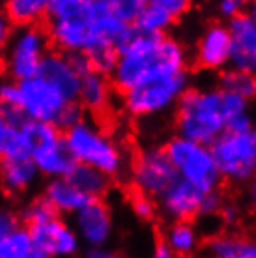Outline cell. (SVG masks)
I'll return each mask as SVG.
<instances>
[{
  "instance_id": "cell-1",
  "label": "cell",
  "mask_w": 256,
  "mask_h": 258,
  "mask_svg": "<svg viewBox=\"0 0 256 258\" xmlns=\"http://www.w3.org/2000/svg\"><path fill=\"white\" fill-rule=\"evenodd\" d=\"M114 47L118 60L109 77L118 96L148 79L187 71L185 47L167 34H146L127 25Z\"/></svg>"
},
{
  "instance_id": "cell-2",
  "label": "cell",
  "mask_w": 256,
  "mask_h": 258,
  "mask_svg": "<svg viewBox=\"0 0 256 258\" xmlns=\"http://www.w3.org/2000/svg\"><path fill=\"white\" fill-rule=\"evenodd\" d=\"M64 141L75 161L99 168L116 180L129 168L127 154L110 129L97 118H86L64 131Z\"/></svg>"
},
{
  "instance_id": "cell-3",
  "label": "cell",
  "mask_w": 256,
  "mask_h": 258,
  "mask_svg": "<svg viewBox=\"0 0 256 258\" xmlns=\"http://www.w3.org/2000/svg\"><path fill=\"white\" fill-rule=\"evenodd\" d=\"M19 217L34 239L36 258H68L83 249L73 225L54 212L41 195L21 208Z\"/></svg>"
},
{
  "instance_id": "cell-4",
  "label": "cell",
  "mask_w": 256,
  "mask_h": 258,
  "mask_svg": "<svg viewBox=\"0 0 256 258\" xmlns=\"http://www.w3.org/2000/svg\"><path fill=\"white\" fill-rule=\"evenodd\" d=\"M174 123L178 135L210 146L226 129L223 90L187 88L176 103Z\"/></svg>"
},
{
  "instance_id": "cell-5",
  "label": "cell",
  "mask_w": 256,
  "mask_h": 258,
  "mask_svg": "<svg viewBox=\"0 0 256 258\" xmlns=\"http://www.w3.org/2000/svg\"><path fill=\"white\" fill-rule=\"evenodd\" d=\"M189 88V73L179 71L172 75L148 79L127 92L120 94L123 112L131 118H152L176 107L181 94Z\"/></svg>"
},
{
  "instance_id": "cell-6",
  "label": "cell",
  "mask_w": 256,
  "mask_h": 258,
  "mask_svg": "<svg viewBox=\"0 0 256 258\" xmlns=\"http://www.w3.org/2000/svg\"><path fill=\"white\" fill-rule=\"evenodd\" d=\"M51 49V39L45 25L13 26L4 51L0 54L6 77L23 81L38 75L39 64Z\"/></svg>"
},
{
  "instance_id": "cell-7",
  "label": "cell",
  "mask_w": 256,
  "mask_h": 258,
  "mask_svg": "<svg viewBox=\"0 0 256 258\" xmlns=\"http://www.w3.org/2000/svg\"><path fill=\"white\" fill-rule=\"evenodd\" d=\"M163 148L181 180L189 181L202 193L221 187L223 178L219 174V168L208 144L176 135L168 139Z\"/></svg>"
},
{
  "instance_id": "cell-8",
  "label": "cell",
  "mask_w": 256,
  "mask_h": 258,
  "mask_svg": "<svg viewBox=\"0 0 256 258\" xmlns=\"http://www.w3.org/2000/svg\"><path fill=\"white\" fill-rule=\"evenodd\" d=\"M45 28L51 39V47L62 52H92L101 45H112L105 41L97 23L90 10V0L83 10L64 15V17H49L45 21Z\"/></svg>"
},
{
  "instance_id": "cell-9",
  "label": "cell",
  "mask_w": 256,
  "mask_h": 258,
  "mask_svg": "<svg viewBox=\"0 0 256 258\" xmlns=\"http://www.w3.org/2000/svg\"><path fill=\"white\" fill-rule=\"evenodd\" d=\"M221 178L230 183H249L256 174L252 131L224 129L210 144Z\"/></svg>"
},
{
  "instance_id": "cell-10",
  "label": "cell",
  "mask_w": 256,
  "mask_h": 258,
  "mask_svg": "<svg viewBox=\"0 0 256 258\" xmlns=\"http://www.w3.org/2000/svg\"><path fill=\"white\" fill-rule=\"evenodd\" d=\"M129 172L133 189L150 195L155 200L179 178L165 148L159 146L139 150L129 163Z\"/></svg>"
},
{
  "instance_id": "cell-11",
  "label": "cell",
  "mask_w": 256,
  "mask_h": 258,
  "mask_svg": "<svg viewBox=\"0 0 256 258\" xmlns=\"http://www.w3.org/2000/svg\"><path fill=\"white\" fill-rule=\"evenodd\" d=\"M66 101L68 99L39 75L17 81V110L25 120L54 123Z\"/></svg>"
},
{
  "instance_id": "cell-12",
  "label": "cell",
  "mask_w": 256,
  "mask_h": 258,
  "mask_svg": "<svg viewBox=\"0 0 256 258\" xmlns=\"http://www.w3.org/2000/svg\"><path fill=\"white\" fill-rule=\"evenodd\" d=\"M71 217V225L86 249L109 245V241L112 239L114 221L110 206L105 202V199H92Z\"/></svg>"
},
{
  "instance_id": "cell-13",
  "label": "cell",
  "mask_w": 256,
  "mask_h": 258,
  "mask_svg": "<svg viewBox=\"0 0 256 258\" xmlns=\"http://www.w3.org/2000/svg\"><path fill=\"white\" fill-rule=\"evenodd\" d=\"M41 181L38 167L26 152L0 157V191L12 199L25 197Z\"/></svg>"
},
{
  "instance_id": "cell-14",
  "label": "cell",
  "mask_w": 256,
  "mask_h": 258,
  "mask_svg": "<svg viewBox=\"0 0 256 258\" xmlns=\"http://www.w3.org/2000/svg\"><path fill=\"white\" fill-rule=\"evenodd\" d=\"M232 39L228 25L212 23L200 34L195 49V64L206 71H223L230 64Z\"/></svg>"
},
{
  "instance_id": "cell-15",
  "label": "cell",
  "mask_w": 256,
  "mask_h": 258,
  "mask_svg": "<svg viewBox=\"0 0 256 258\" xmlns=\"http://www.w3.org/2000/svg\"><path fill=\"white\" fill-rule=\"evenodd\" d=\"M114 96L116 90L109 75L92 70L81 77L77 101L83 105L84 112L90 114L92 118L101 120L107 114H110Z\"/></svg>"
},
{
  "instance_id": "cell-16",
  "label": "cell",
  "mask_w": 256,
  "mask_h": 258,
  "mask_svg": "<svg viewBox=\"0 0 256 258\" xmlns=\"http://www.w3.org/2000/svg\"><path fill=\"white\" fill-rule=\"evenodd\" d=\"M232 51L230 66L236 70L256 73V23L247 13L228 19Z\"/></svg>"
},
{
  "instance_id": "cell-17",
  "label": "cell",
  "mask_w": 256,
  "mask_h": 258,
  "mask_svg": "<svg viewBox=\"0 0 256 258\" xmlns=\"http://www.w3.org/2000/svg\"><path fill=\"white\" fill-rule=\"evenodd\" d=\"M204 193L191 185L189 181L178 180L161 195V212L170 221H193L200 215V202Z\"/></svg>"
},
{
  "instance_id": "cell-18",
  "label": "cell",
  "mask_w": 256,
  "mask_h": 258,
  "mask_svg": "<svg viewBox=\"0 0 256 258\" xmlns=\"http://www.w3.org/2000/svg\"><path fill=\"white\" fill-rule=\"evenodd\" d=\"M38 75L43 77L49 84H52L64 96V99H68V101L70 99H77L81 75L71 66L66 52L51 47L49 52L41 60V64H39Z\"/></svg>"
},
{
  "instance_id": "cell-19",
  "label": "cell",
  "mask_w": 256,
  "mask_h": 258,
  "mask_svg": "<svg viewBox=\"0 0 256 258\" xmlns=\"http://www.w3.org/2000/svg\"><path fill=\"white\" fill-rule=\"evenodd\" d=\"M41 197L45 202L54 210L56 213L64 215V217H71L75 212H79L81 208L90 202V197L83 193L81 189L68 178H49L45 180L43 187H41Z\"/></svg>"
},
{
  "instance_id": "cell-20",
  "label": "cell",
  "mask_w": 256,
  "mask_h": 258,
  "mask_svg": "<svg viewBox=\"0 0 256 258\" xmlns=\"http://www.w3.org/2000/svg\"><path fill=\"white\" fill-rule=\"evenodd\" d=\"M38 167L41 178L49 180V178H62V176H70L73 167L77 165L73 154L70 152L68 144L64 139L52 142L49 146H45L43 150L36 152L30 155Z\"/></svg>"
},
{
  "instance_id": "cell-21",
  "label": "cell",
  "mask_w": 256,
  "mask_h": 258,
  "mask_svg": "<svg viewBox=\"0 0 256 258\" xmlns=\"http://www.w3.org/2000/svg\"><path fill=\"white\" fill-rule=\"evenodd\" d=\"M0 8L12 26L45 25L51 12V0H2Z\"/></svg>"
},
{
  "instance_id": "cell-22",
  "label": "cell",
  "mask_w": 256,
  "mask_h": 258,
  "mask_svg": "<svg viewBox=\"0 0 256 258\" xmlns=\"http://www.w3.org/2000/svg\"><path fill=\"white\" fill-rule=\"evenodd\" d=\"M206 251L217 258H256V239L215 234L206 241Z\"/></svg>"
},
{
  "instance_id": "cell-23",
  "label": "cell",
  "mask_w": 256,
  "mask_h": 258,
  "mask_svg": "<svg viewBox=\"0 0 256 258\" xmlns=\"http://www.w3.org/2000/svg\"><path fill=\"white\" fill-rule=\"evenodd\" d=\"M163 239L168 243L174 256H193L200 247V234L193 221H172Z\"/></svg>"
},
{
  "instance_id": "cell-24",
  "label": "cell",
  "mask_w": 256,
  "mask_h": 258,
  "mask_svg": "<svg viewBox=\"0 0 256 258\" xmlns=\"http://www.w3.org/2000/svg\"><path fill=\"white\" fill-rule=\"evenodd\" d=\"M75 185H77L83 193H86L90 199H103L109 193L110 185H112V178L101 172L99 168L84 165V163H77L73 170L68 176Z\"/></svg>"
},
{
  "instance_id": "cell-25",
  "label": "cell",
  "mask_w": 256,
  "mask_h": 258,
  "mask_svg": "<svg viewBox=\"0 0 256 258\" xmlns=\"http://www.w3.org/2000/svg\"><path fill=\"white\" fill-rule=\"evenodd\" d=\"M25 116L17 109L0 107V157L21 152V125ZM25 152V150H23Z\"/></svg>"
},
{
  "instance_id": "cell-26",
  "label": "cell",
  "mask_w": 256,
  "mask_h": 258,
  "mask_svg": "<svg viewBox=\"0 0 256 258\" xmlns=\"http://www.w3.org/2000/svg\"><path fill=\"white\" fill-rule=\"evenodd\" d=\"M0 258H36L34 239L23 223L0 239Z\"/></svg>"
},
{
  "instance_id": "cell-27",
  "label": "cell",
  "mask_w": 256,
  "mask_h": 258,
  "mask_svg": "<svg viewBox=\"0 0 256 258\" xmlns=\"http://www.w3.org/2000/svg\"><path fill=\"white\" fill-rule=\"evenodd\" d=\"M176 19L178 17L172 15L163 6L146 2V6L142 8V12L139 13V17H137L133 25L146 34H167V30L172 28Z\"/></svg>"
},
{
  "instance_id": "cell-28",
  "label": "cell",
  "mask_w": 256,
  "mask_h": 258,
  "mask_svg": "<svg viewBox=\"0 0 256 258\" xmlns=\"http://www.w3.org/2000/svg\"><path fill=\"white\" fill-rule=\"evenodd\" d=\"M219 84H221L223 90L237 94V96H241L247 101L256 99V73L236 70V68L223 70Z\"/></svg>"
},
{
  "instance_id": "cell-29",
  "label": "cell",
  "mask_w": 256,
  "mask_h": 258,
  "mask_svg": "<svg viewBox=\"0 0 256 258\" xmlns=\"http://www.w3.org/2000/svg\"><path fill=\"white\" fill-rule=\"evenodd\" d=\"M129 204H131V210H133L135 217L144 221V223H150V221H154L155 217H157V210H159V208L155 204V199L150 197V195L141 193V191L133 189V193L129 197Z\"/></svg>"
},
{
  "instance_id": "cell-30",
  "label": "cell",
  "mask_w": 256,
  "mask_h": 258,
  "mask_svg": "<svg viewBox=\"0 0 256 258\" xmlns=\"http://www.w3.org/2000/svg\"><path fill=\"white\" fill-rule=\"evenodd\" d=\"M88 58L90 64H92V70L110 75L116 66V60H118V51H116L114 45H101L94 49L92 52H88Z\"/></svg>"
},
{
  "instance_id": "cell-31",
  "label": "cell",
  "mask_w": 256,
  "mask_h": 258,
  "mask_svg": "<svg viewBox=\"0 0 256 258\" xmlns=\"http://www.w3.org/2000/svg\"><path fill=\"white\" fill-rule=\"evenodd\" d=\"M105 2L116 17L127 25H133L142 8L146 6V0H105Z\"/></svg>"
},
{
  "instance_id": "cell-32",
  "label": "cell",
  "mask_w": 256,
  "mask_h": 258,
  "mask_svg": "<svg viewBox=\"0 0 256 258\" xmlns=\"http://www.w3.org/2000/svg\"><path fill=\"white\" fill-rule=\"evenodd\" d=\"M84 116H86V112H84L83 105L79 103L77 99H70V101L64 103V107L60 110V114H58L54 125H56L58 129L66 131V129H70L71 125H75V123L81 122Z\"/></svg>"
},
{
  "instance_id": "cell-33",
  "label": "cell",
  "mask_w": 256,
  "mask_h": 258,
  "mask_svg": "<svg viewBox=\"0 0 256 258\" xmlns=\"http://www.w3.org/2000/svg\"><path fill=\"white\" fill-rule=\"evenodd\" d=\"M0 107L17 109V81L10 77L0 79Z\"/></svg>"
},
{
  "instance_id": "cell-34",
  "label": "cell",
  "mask_w": 256,
  "mask_h": 258,
  "mask_svg": "<svg viewBox=\"0 0 256 258\" xmlns=\"http://www.w3.org/2000/svg\"><path fill=\"white\" fill-rule=\"evenodd\" d=\"M88 0H51V12L49 17H64L83 10Z\"/></svg>"
},
{
  "instance_id": "cell-35",
  "label": "cell",
  "mask_w": 256,
  "mask_h": 258,
  "mask_svg": "<svg viewBox=\"0 0 256 258\" xmlns=\"http://www.w3.org/2000/svg\"><path fill=\"white\" fill-rule=\"evenodd\" d=\"M223 204L224 200H223V195L219 193V189L208 191V193H204L202 202H200V215H208V217L210 215H219Z\"/></svg>"
},
{
  "instance_id": "cell-36",
  "label": "cell",
  "mask_w": 256,
  "mask_h": 258,
  "mask_svg": "<svg viewBox=\"0 0 256 258\" xmlns=\"http://www.w3.org/2000/svg\"><path fill=\"white\" fill-rule=\"evenodd\" d=\"M250 0H219V13L224 19H232L239 13H243Z\"/></svg>"
},
{
  "instance_id": "cell-37",
  "label": "cell",
  "mask_w": 256,
  "mask_h": 258,
  "mask_svg": "<svg viewBox=\"0 0 256 258\" xmlns=\"http://www.w3.org/2000/svg\"><path fill=\"white\" fill-rule=\"evenodd\" d=\"M19 225H21L19 212H13L10 208H0V239Z\"/></svg>"
},
{
  "instance_id": "cell-38",
  "label": "cell",
  "mask_w": 256,
  "mask_h": 258,
  "mask_svg": "<svg viewBox=\"0 0 256 258\" xmlns=\"http://www.w3.org/2000/svg\"><path fill=\"white\" fill-rule=\"evenodd\" d=\"M150 4H157V6H163L165 10L176 15V17H181L185 15L193 6V0H146Z\"/></svg>"
},
{
  "instance_id": "cell-39",
  "label": "cell",
  "mask_w": 256,
  "mask_h": 258,
  "mask_svg": "<svg viewBox=\"0 0 256 258\" xmlns=\"http://www.w3.org/2000/svg\"><path fill=\"white\" fill-rule=\"evenodd\" d=\"M66 54H68L71 66L75 68V71H77L81 77H83L84 73L92 71V64H90V58L86 52H66Z\"/></svg>"
},
{
  "instance_id": "cell-40",
  "label": "cell",
  "mask_w": 256,
  "mask_h": 258,
  "mask_svg": "<svg viewBox=\"0 0 256 258\" xmlns=\"http://www.w3.org/2000/svg\"><path fill=\"white\" fill-rule=\"evenodd\" d=\"M12 30H13L12 23L8 21V17L4 15L2 8H0V54L4 51V45H6V41H8V38H10Z\"/></svg>"
},
{
  "instance_id": "cell-41",
  "label": "cell",
  "mask_w": 256,
  "mask_h": 258,
  "mask_svg": "<svg viewBox=\"0 0 256 258\" xmlns=\"http://www.w3.org/2000/svg\"><path fill=\"white\" fill-rule=\"evenodd\" d=\"M219 215H221V219H223L224 223H228V225H234V223L239 221V210H237L236 206H230V204H223Z\"/></svg>"
},
{
  "instance_id": "cell-42",
  "label": "cell",
  "mask_w": 256,
  "mask_h": 258,
  "mask_svg": "<svg viewBox=\"0 0 256 258\" xmlns=\"http://www.w3.org/2000/svg\"><path fill=\"white\" fill-rule=\"evenodd\" d=\"M154 254L157 258H170V256H174V252L170 251V247H168V243L165 241V239L161 238V239H157V243H155V251H154Z\"/></svg>"
},
{
  "instance_id": "cell-43",
  "label": "cell",
  "mask_w": 256,
  "mask_h": 258,
  "mask_svg": "<svg viewBox=\"0 0 256 258\" xmlns=\"http://www.w3.org/2000/svg\"><path fill=\"white\" fill-rule=\"evenodd\" d=\"M249 202L252 212L256 213V174L249 180Z\"/></svg>"
},
{
  "instance_id": "cell-44",
  "label": "cell",
  "mask_w": 256,
  "mask_h": 258,
  "mask_svg": "<svg viewBox=\"0 0 256 258\" xmlns=\"http://www.w3.org/2000/svg\"><path fill=\"white\" fill-rule=\"evenodd\" d=\"M107 247H94V249H88L86 254L92 258H107V256H112V252L105 251Z\"/></svg>"
},
{
  "instance_id": "cell-45",
  "label": "cell",
  "mask_w": 256,
  "mask_h": 258,
  "mask_svg": "<svg viewBox=\"0 0 256 258\" xmlns=\"http://www.w3.org/2000/svg\"><path fill=\"white\" fill-rule=\"evenodd\" d=\"M247 15L256 23V0H250L249 6H247Z\"/></svg>"
},
{
  "instance_id": "cell-46",
  "label": "cell",
  "mask_w": 256,
  "mask_h": 258,
  "mask_svg": "<svg viewBox=\"0 0 256 258\" xmlns=\"http://www.w3.org/2000/svg\"><path fill=\"white\" fill-rule=\"evenodd\" d=\"M252 150H254V159H256V131H252Z\"/></svg>"
},
{
  "instance_id": "cell-47",
  "label": "cell",
  "mask_w": 256,
  "mask_h": 258,
  "mask_svg": "<svg viewBox=\"0 0 256 258\" xmlns=\"http://www.w3.org/2000/svg\"><path fill=\"white\" fill-rule=\"evenodd\" d=\"M101 2H105V0H101Z\"/></svg>"
},
{
  "instance_id": "cell-48",
  "label": "cell",
  "mask_w": 256,
  "mask_h": 258,
  "mask_svg": "<svg viewBox=\"0 0 256 258\" xmlns=\"http://www.w3.org/2000/svg\"><path fill=\"white\" fill-rule=\"evenodd\" d=\"M0 2H2V0H0Z\"/></svg>"
}]
</instances>
